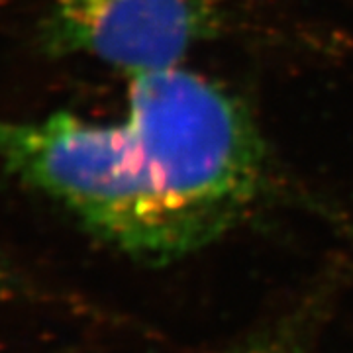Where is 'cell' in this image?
Here are the masks:
<instances>
[{
	"instance_id": "1",
	"label": "cell",
	"mask_w": 353,
	"mask_h": 353,
	"mask_svg": "<svg viewBox=\"0 0 353 353\" xmlns=\"http://www.w3.org/2000/svg\"><path fill=\"white\" fill-rule=\"evenodd\" d=\"M0 163L118 252L167 263L259 204L269 153L248 106L189 69L130 77L122 122H0Z\"/></svg>"
},
{
	"instance_id": "2",
	"label": "cell",
	"mask_w": 353,
	"mask_h": 353,
	"mask_svg": "<svg viewBox=\"0 0 353 353\" xmlns=\"http://www.w3.org/2000/svg\"><path fill=\"white\" fill-rule=\"evenodd\" d=\"M226 24V0H53L39 43L53 57L85 55L136 77L181 67Z\"/></svg>"
},
{
	"instance_id": "3",
	"label": "cell",
	"mask_w": 353,
	"mask_h": 353,
	"mask_svg": "<svg viewBox=\"0 0 353 353\" xmlns=\"http://www.w3.org/2000/svg\"><path fill=\"white\" fill-rule=\"evenodd\" d=\"M324 303H304L299 312L285 318L277 328L267 332L241 353H306V345L312 338V326L318 322L316 310Z\"/></svg>"
},
{
	"instance_id": "4",
	"label": "cell",
	"mask_w": 353,
	"mask_h": 353,
	"mask_svg": "<svg viewBox=\"0 0 353 353\" xmlns=\"http://www.w3.org/2000/svg\"><path fill=\"white\" fill-rule=\"evenodd\" d=\"M16 275L10 271V267L6 265V261L0 257V301L10 299L16 290Z\"/></svg>"
}]
</instances>
